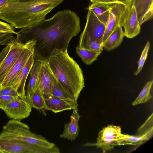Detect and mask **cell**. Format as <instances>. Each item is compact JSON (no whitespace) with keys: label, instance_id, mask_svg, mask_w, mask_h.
I'll return each mask as SVG.
<instances>
[{"label":"cell","instance_id":"cell-1","mask_svg":"<svg viewBox=\"0 0 153 153\" xmlns=\"http://www.w3.org/2000/svg\"><path fill=\"white\" fill-rule=\"evenodd\" d=\"M80 30L79 18L74 12L65 10L49 19L22 28L16 32V39L23 44L35 41L34 59L44 61L54 50H67L71 39Z\"/></svg>","mask_w":153,"mask_h":153},{"label":"cell","instance_id":"cell-2","mask_svg":"<svg viewBox=\"0 0 153 153\" xmlns=\"http://www.w3.org/2000/svg\"><path fill=\"white\" fill-rule=\"evenodd\" d=\"M64 0H8L0 9V19L13 27L22 28L35 24Z\"/></svg>","mask_w":153,"mask_h":153},{"label":"cell","instance_id":"cell-3","mask_svg":"<svg viewBox=\"0 0 153 153\" xmlns=\"http://www.w3.org/2000/svg\"><path fill=\"white\" fill-rule=\"evenodd\" d=\"M49 68L64 91L77 102L85 87L82 71L68 55L67 49H55L46 60Z\"/></svg>","mask_w":153,"mask_h":153},{"label":"cell","instance_id":"cell-4","mask_svg":"<svg viewBox=\"0 0 153 153\" xmlns=\"http://www.w3.org/2000/svg\"><path fill=\"white\" fill-rule=\"evenodd\" d=\"M0 137L25 141L49 150L51 153L58 151L59 148L41 135L32 132L27 124L20 120H10L3 126Z\"/></svg>","mask_w":153,"mask_h":153},{"label":"cell","instance_id":"cell-5","mask_svg":"<svg viewBox=\"0 0 153 153\" xmlns=\"http://www.w3.org/2000/svg\"><path fill=\"white\" fill-rule=\"evenodd\" d=\"M105 27L106 25L98 19L93 11L88 9L86 25L80 36L78 46L88 49L89 44L93 42L103 45V36Z\"/></svg>","mask_w":153,"mask_h":153},{"label":"cell","instance_id":"cell-6","mask_svg":"<svg viewBox=\"0 0 153 153\" xmlns=\"http://www.w3.org/2000/svg\"><path fill=\"white\" fill-rule=\"evenodd\" d=\"M35 41H29L26 47L7 74L0 87L11 86L16 81L30 56L33 53Z\"/></svg>","mask_w":153,"mask_h":153},{"label":"cell","instance_id":"cell-7","mask_svg":"<svg viewBox=\"0 0 153 153\" xmlns=\"http://www.w3.org/2000/svg\"><path fill=\"white\" fill-rule=\"evenodd\" d=\"M0 150L3 153H51L48 149L25 141L0 137Z\"/></svg>","mask_w":153,"mask_h":153},{"label":"cell","instance_id":"cell-8","mask_svg":"<svg viewBox=\"0 0 153 153\" xmlns=\"http://www.w3.org/2000/svg\"><path fill=\"white\" fill-rule=\"evenodd\" d=\"M32 108L27 97H18L14 98L3 110L9 118L21 120L29 116Z\"/></svg>","mask_w":153,"mask_h":153},{"label":"cell","instance_id":"cell-9","mask_svg":"<svg viewBox=\"0 0 153 153\" xmlns=\"http://www.w3.org/2000/svg\"><path fill=\"white\" fill-rule=\"evenodd\" d=\"M120 24L124 28V36L128 38H132L140 33L141 25L133 3L130 7H126L121 17Z\"/></svg>","mask_w":153,"mask_h":153},{"label":"cell","instance_id":"cell-10","mask_svg":"<svg viewBox=\"0 0 153 153\" xmlns=\"http://www.w3.org/2000/svg\"><path fill=\"white\" fill-rule=\"evenodd\" d=\"M26 45L27 43L23 44L18 42L16 38L10 44L9 51L0 65V85Z\"/></svg>","mask_w":153,"mask_h":153},{"label":"cell","instance_id":"cell-11","mask_svg":"<svg viewBox=\"0 0 153 153\" xmlns=\"http://www.w3.org/2000/svg\"><path fill=\"white\" fill-rule=\"evenodd\" d=\"M37 81L39 89L44 99L52 95L53 75L46 61H42L38 74Z\"/></svg>","mask_w":153,"mask_h":153},{"label":"cell","instance_id":"cell-12","mask_svg":"<svg viewBox=\"0 0 153 153\" xmlns=\"http://www.w3.org/2000/svg\"><path fill=\"white\" fill-rule=\"evenodd\" d=\"M110 5V14L103 36V46L109 36L120 24L121 17L126 8L124 4L120 3Z\"/></svg>","mask_w":153,"mask_h":153},{"label":"cell","instance_id":"cell-13","mask_svg":"<svg viewBox=\"0 0 153 153\" xmlns=\"http://www.w3.org/2000/svg\"><path fill=\"white\" fill-rule=\"evenodd\" d=\"M138 21L141 25L153 18V0H133Z\"/></svg>","mask_w":153,"mask_h":153},{"label":"cell","instance_id":"cell-14","mask_svg":"<svg viewBox=\"0 0 153 153\" xmlns=\"http://www.w3.org/2000/svg\"><path fill=\"white\" fill-rule=\"evenodd\" d=\"M33 54L30 56L18 77L11 85L17 91L21 98L26 97L25 85L27 76L34 63V59Z\"/></svg>","mask_w":153,"mask_h":153},{"label":"cell","instance_id":"cell-15","mask_svg":"<svg viewBox=\"0 0 153 153\" xmlns=\"http://www.w3.org/2000/svg\"><path fill=\"white\" fill-rule=\"evenodd\" d=\"M70 117V122L65 124L63 133L60 137L71 141L74 140L78 136L79 130V121L80 116L78 113V109L73 110Z\"/></svg>","mask_w":153,"mask_h":153},{"label":"cell","instance_id":"cell-16","mask_svg":"<svg viewBox=\"0 0 153 153\" xmlns=\"http://www.w3.org/2000/svg\"><path fill=\"white\" fill-rule=\"evenodd\" d=\"M45 111H50L58 113L64 111L75 109L68 102L52 95L44 99Z\"/></svg>","mask_w":153,"mask_h":153},{"label":"cell","instance_id":"cell-17","mask_svg":"<svg viewBox=\"0 0 153 153\" xmlns=\"http://www.w3.org/2000/svg\"><path fill=\"white\" fill-rule=\"evenodd\" d=\"M123 134L119 136H108L102 138L97 137L96 143H87L82 146H96L101 149L104 152L113 149L115 146L120 145V139Z\"/></svg>","mask_w":153,"mask_h":153},{"label":"cell","instance_id":"cell-18","mask_svg":"<svg viewBox=\"0 0 153 153\" xmlns=\"http://www.w3.org/2000/svg\"><path fill=\"white\" fill-rule=\"evenodd\" d=\"M124 36L122 27L119 24L103 44L104 49L107 51H110L117 48L121 44Z\"/></svg>","mask_w":153,"mask_h":153},{"label":"cell","instance_id":"cell-19","mask_svg":"<svg viewBox=\"0 0 153 153\" xmlns=\"http://www.w3.org/2000/svg\"><path fill=\"white\" fill-rule=\"evenodd\" d=\"M41 63L42 61L40 60H34L33 67L30 72L29 78L25 93L26 96L30 102V98L36 88L38 74Z\"/></svg>","mask_w":153,"mask_h":153},{"label":"cell","instance_id":"cell-20","mask_svg":"<svg viewBox=\"0 0 153 153\" xmlns=\"http://www.w3.org/2000/svg\"><path fill=\"white\" fill-rule=\"evenodd\" d=\"M110 4L102 3H92L88 9L91 10L98 19L106 25L109 17Z\"/></svg>","mask_w":153,"mask_h":153},{"label":"cell","instance_id":"cell-21","mask_svg":"<svg viewBox=\"0 0 153 153\" xmlns=\"http://www.w3.org/2000/svg\"><path fill=\"white\" fill-rule=\"evenodd\" d=\"M53 86L52 94L67 101L75 109H78V105L77 102L76 101L64 91L53 75Z\"/></svg>","mask_w":153,"mask_h":153},{"label":"cell","instance_id":"cell-22","mask_svg":"<svg viewBox=\"0 0 153 153\" xmlns=\"http://www.w3.org/2000/svg\"><path fill=\"white\" fill-rule=\"evenodd\" d=\"M30 102L32 108L38 110L43 115H46L44 110V99L39 89L37 81L36 88L30 98Z\"/></svg>","mask_w":153,"mask_h":153},{"label":"cell","instance_id":"cell-23","mask_svg":"<svg viewBox=\"0 0 153 153\" xmlns=\"http://www.w3.org/2000/svg\"><path fill=\"white\" fill-rule=\"evenodd\" d=\"M150 137L147 134L130 135L123 134L120 140V146L124 145H141Z\"/></svg>","mask_w":153,"mask_h":153},{"label":"cell","instance_id":"cell-24","mask_svg":"<svg viewBox=\"0 0 153 153\" xmlns=\"http://www.w3.org/2000/svg\"><path fill=\"white\" fill-rule=\"evenodd\" d=\"M76 51L82 61L87 65H90L96 60L98 56L101 53L89 49L81 48L78 46L76 47Z\"/></svg>","mask_w":153,"mask_h":153},{"label":"cell","instance_id":"cell-25","mask_svg":"<svg viewBox=\"0 0 153 153\" xmlns=\"http://www.w3.org/2000/svg\"><path fill=\"white\" fill-rule=\"evenodd\" d=\"M153 82V81L152 80L146 83L138 97L132 103V105H135L145 103L152 97L150 91Z\"/></svg>","mask_w":153,"mask_h":153},{"label":"cell","instance_id":"cell-26","mask_svg":"<svg viewBox=\"0 0 153 153\" xmlns=\"http://www.w3.org/2000/svg\"><path fill=\"white\" fill-rule=\"evenodd\" d=\"M121 128L119 126L109 125L103 128L98 133V138L108 136H119L121 134Z\"/></svg>","mask_w":153,"mask_h":153},{"label":"cell","instance_id":"cell-27","mask_svg":"<svg viewBox=\"0 0 153 153\" xmlns=\"http://www.w3.org/2000/svg\"><path fill=\"white\" fill-rule=\"evenodd\" d=\"M150 46V42L148 41L142 52L140 59L137 62L138 67L137 70L134 73V76H137L141 71L146 60Z\"/></svg>","mask_w":153,"mask_h":153},{"label":"cell","instance_id":"cell-28","mask_svg":"<svg viewBox=\"0 0 153 153\" xmlns=\"http://www.w3.org/2000/svg\"><path fill=\"white\" fill-rule=\"evenodd\" d=\"M8 96L17 97H19L17 91L11 86L0 87V96Z\"/></svg>","mask_w":153,"mask_h":153},{"label":"cell","instance_id":"cell-29","mask_svg":"<svg viewBox=\"0 0 153 153\" xmlns=\"http://www.w3.org/2000/svg\"><path fill=\"white\" fill-rule=\"evenodd\" d=\"M11 25L0 21V33H10L16 34V32Z\"/></svg>","mask_w":153,"mask_h":153},{"label":"cell","instance_id":"cell-30","mask_svg":"<svg viewBox=\"0 0 153 153\" xmlns=\"http://www.w3.org/2000/svg\"><path fill=\"white\" fill-rule=\"evenodd\" d=\"M15 98L8 96H0V108L4 110L7 105Z\"/></svg>","mask_w":153,"mask_h":153},{"label":"cell","instance_id":"cell-31","mask_svg":"<svg viewBox=\"0 0 153 153\" xmlns=\"http://www.w3.org/2000/svg\"><path fill=\"white\" fill-rule=\"evenodd\" d=\"M103 45L96 42H93L89 44L88 49L92 51L101 53L103 50Z\"/></svg>","mask_w":153,"mask_h":153},{"label":"cell","instance_id":"cell-32","mask_svg":"<svg viewBox=\"0 0 153 153\" xmlns=\"http://www.w3.org/2000/svg\"><path fill=\"white\" fill-rule=\"evenodd\" d=\"M10 47V44L6 45L0 52V65L8 53Z\"/></svg>","mask_w":153,"mask_h":153},{"label":"cell","instance_id":"cell-33","mask_svg":"<svg viewBox=\"0 0 153 153\" xmlns=\"http://www.w3.org/2000/svg\"><path fill=\"white\" fill-rule=\"evenodd\" d=\"M91 3H102L111 4L114 3H119L116 0H90Z\"/></svg>","mask_w":153,"mask_h":153},{"label":"cell","instance_id":"cell-34","mask_svg":"<svg viewBox=\"0 0 153 153\" xmlns=\"http://www.w3.org/2000/svg\"><path fill=\"white\" fill-rule=\"evenodd\" d=\"M117 2L124 4L127 7H130L132 4L133 0H116Z\"/></svg>","mask_w":153,"mask_h":153},{"label":"cell","instance_id":"cell-35","mask_svg":"<svg viewBox=\"0 0 153 153\" xmlns=\"http://www.w3.org/2000/svg\"><path fill=\"white\" fill-rule=\"evenodd\" d=\"M8 0H0V9L3 7Z\"/></svg>","mask_w":153,"mask_h":153},{"label":"cell","instance_id":"cell-36","mask_svg":"<svg viewBox=\"0 0 153 153\" xmlns=\"http://www.w3.org/2000/svg\"><path fill=\"white\" fill-rule=\"evenodd\" d=\"M0 153H3L0 150Z\"/></svg>","mask_w":153,"mask_h":153}]
</instances>
